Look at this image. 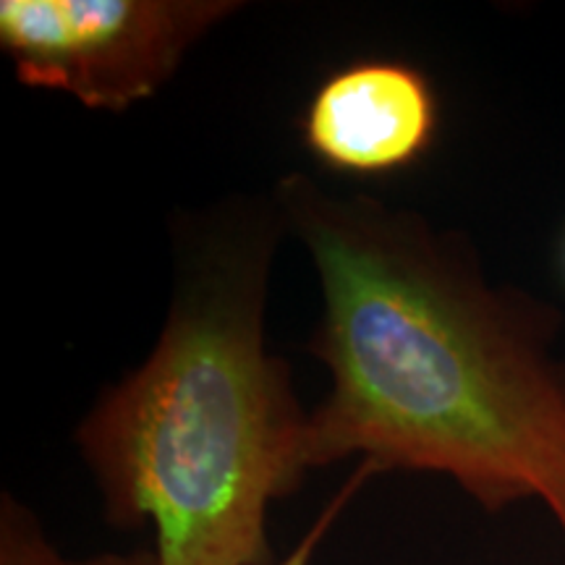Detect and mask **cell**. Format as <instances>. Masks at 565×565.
Wrapping results in <instances>:
<instances>
[{"instance_id": "obj_5", "label": "cell", "mask_w": 565, "mask_h": 565, "mask_svg": "<svg viewBox=\"0 0 565 565\" xmlns=\"http://www.w3.org/2000/svg\"><path fill=\"white\" fill-rule=\"evenodd\" d=\"M0 565H158L152 550L68 557L47 540L40 521L11 494L0 503Z\"/></svg>"}, {"instance_id": "obj_1", "label": "cell", "mask_w": 565, "mask_h": 565, "mask_svg": "<svg viewBox=\"0 0 565 565\" xmlns=\"http://www.w3.org/2000/svg\"><path fill=\"white\" fill-rule=\"evenodd\" d=\"M275 204L322 291L307 349L333 383L309 412V466L443 475L490 513L540 500L565 540L561 315L492 282L469 242L416 212L299 173Z\"/></svg>"}, {"instance_id": "obj_4", "label": "cell", "mask_w": 565, "mask_h": 565, "mask_svg": "<svg viewBox=\"0 0 565 565\" xmlns=\"http://www.w3.org/2000/svg\"><path fill=\"white\" fill-rule=\"evenodd\" d=\"M440 124L437 92L412 63L366 58L333 71L301 113V139L324 168L385 179L429 152Z\"/></svg>"}, {"instance_id": "obj_2", "label": "cell", "mask_w": 565, "mask_h": 565, "mask_svg": "<svg viewBox=\"0 0 565 565\" xmlns=\"http://www.w3.org/2000/svg\"><path fill=\"white\" fill-rule=\"evenodd\" d=\"M280 225L278 204H244L181 238L158 343L74 433L108 521L150 529L158 565L275 563L270 505L312 471L309 414L265 341Z\"/></svg>"}, {"instance_id": "obj_6", "label": "cell", "mask_w": 565, "mask_h": 565, "mask_svg": "<svg viewBox=\"0 0 565 565\" xmlns=\"http://www.w3.org/2000/svg\"><path fill=\"white\" fill-rule=\"evenodd\" d=\"M374 475H380V471L374 469L372 463H366V461L359 463L356 471H353L349 482H345L341 490L335 492V498L322 508L320 515H317V519H315V524L307 529V534H303L299 542H296L291 553H286L282 557H278V561L270 563V565H312L317 550H320V545L324 542V536L330 534V529H333V524L338 521V515H341L343 508L351 503L353 494L362 490V484L366 482V479L374 477Z\"/></svg>"}, {"instance_id": "obj_7", "label": "cell", "mask_w": 565, "mask_h": 565, "mask_svg": "<svg viewBox=\"0 0 565 565\" xmlns=\"http://www.w3.org/2000/svg\"><path fill=\"white\" fill-rule=\"evenodd\" d=\"M563 265H565V246H563Z\"/></svg>"}, {"instance_id": "obj_3", "label": "cell", "mask_w": 565, "mask_h": 565, "mask_svg": "<svg viewBox=\"0 0 565 565\" xmlns=\"http://www.w3.org/2000/svg\"><path fill=\"white\" fill-rule=\"evenodd\" d=\"M238 9L236 0H3L0 47L26 87L124 113L158 95Z\"/></svg>"}]
</instances>
